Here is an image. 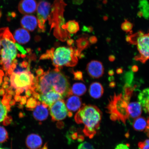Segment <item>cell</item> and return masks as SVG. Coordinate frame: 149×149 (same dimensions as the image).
<instances>
[{"instance_id": "cell-1", "label": "cell", "mask_w": 149, "mask_h": 149, "mask_svg": "<svg viewBox=\"0 0 149 149\" xmlns=\"http://www.w3.org/2000/svg\"><path fill=\"white\" fill-rule=\"evenodd\" d=\"M33 83L35 92H38L40 94L54 91L64 98L72 94L68 78L58 69L49 70L40 77H35Z\"/></svg>"}, {"instance_id": "cell-2", "label": "cell", "mask_w": 149, "mask_h": 149, "mask_svg": "<svg viewBox=\"0 0 149 149\" xmlns=\"http://www.w3.org/2000/svg\"><path fill=\"white\" fill-rule=\"evenodd\" d=\"M102 113L96 106L91 105H84L74 116V120L79 124H83L84 134L90 139L96 134L99 129Z\"/></svg>"}, {"instance_id": "cell-3", "label": "cell", "mask_w": 149, "mask_h": 149, "mask_svg": "<svg viewBox=\"0 0 149 149\" xmlns=\"http://www.w3.org/2000/svg\"><path fill=\"white\" fill-rule=\"evenodd\" d=\"M0 41L3 47L0 51V64H2L3 70L8 72L12 65L15 64L14 61L17 55L15 40L8 27L0 29Z\"/></svg>"}, {"instance_id": "cell-4", "label": "cell", "mask_w": 149, "mask_h": 149, "mask_svg": "<svg viewBox=\"0 0 149 149\" xmlns=\"http://www.w3.org/2000/svg\"><path fill=\"white\" fill-rule=\"evenodd\" d=\"M52 59L53 65L56 68L63 66L73 67L77 64L78 58L76 49L72 47H60L55 50L54 48L47 50L42 55L40 59Z\"/></svg>"}, {"instance_id": "cell-5", "label": "cell", "mask_w": 149, "mask_h": 149, "mask_svg": "<svg viewBox=\"0 0 149 149\" xmlns=\"http://www.w3.org/2000/svg\"><path fill=\"white\" fill-rule=\"evenodd\" d=\"M65 4L63 0H56L51 6L52 12L48 19L51 29L54 28V34L59 40L65 41L69 37L65 23L63 14Z\"/></svg>"}, {"instance_id": "cell-6", "label": "cell", "mask_w": 149, "mask_h": 149, "mask_svg": "<svg viewBox=\"0 0 149 149\" xmlns=\"http://www.w3.org/2000/svg\"><path fill=\"white\" fill-rule=\"evenodd\" d=\"M128 95L123 96L120 94L113 97L111 100L107 110L112 120L118 121L125 125L127 121L130 120L128 112L130 97Z\"/></svg>"}, {"instance_id": "cell-7", "label": "cell", "mask_w": 149, "mask_h": 149, "mask_svg": "<svg viewBox=\"0 0 149 149\" xmlns=\"http://www.w3.org/2000/svg\"><path fill=\"white\" fill-rule=\"evenodd\" d=\"M10 82L11 86L16 89V95H19L24 90L33 88L34 77L29 70L21 72H13L10 74Z\"/></svg>"}, {"instance_id": "cell-8", "label": "cell", "mask_w": 149, "mask_h": 149, "mask_svg": "<svg viewBox=\"0 0 149 149\" xmlns=\"http://www.w3.org/2000/svg\"><path fill=\"white\" fill-rule=\"evenodd\" d=\"M134 45H137L139 53L135 57V60L144 63L149 59V33H145L141 31Z\"/></svg>"}, {"instance_id": "cell-9", "label": "cell", "mask_w": 149, "mask_h": 149, "mask_svg": "<svg viewBox=\"0 0 149 149\" xmlns=\"http://www.w3.org/2000/svg\"><path fill=\"white\" fill-rule=\"evenodd\" d=\"M51 5L47 1H40L37 5V19L39 31L44 32L46 30L45 23L50 15Z\"/></svg>"}, {"instance_id": "cell-10", "label": "cell", "mask_w": 149, "mask_h": 149, "mask_svg": "<svg viewBox=\"0 0 149 149\" xmlns=\"http://www.w3.org/2000/svg\"><path fill=\"white\" fill-rule=\"evenodd\" d=\"M49 107L52 120L60 121L64 120L68 115V111L64 100L56 101Z\"/></svg>"}, {"instance_id": "cell-11", "label": "cell", "mask_w": 149, "mask_h": 149, "mask_svg": "<svg viewBox=\"0 0 149 149\" xmlns=\"http://www.w3.org/2000/svg\"><path fill=\"white\" fill-rule=\"evenodd\" d=\"M86 70L91 77L94 79H99L103 75L104 69L101 62L93 60L91 61L87 65Z\"/></svg>"}, {"instance_id": "cell-12", "label": "cell", "mask_w": 149, "mask_h": 149, "mask_svg": "<svg viewBox=\"0 0 149 149\" xmlns=\"http://www.w3.org/2000/svg\"><path fill=\"white\" fill-rule=\"evenodd\" d=\"M37 5L36 0H21L18 5V10L23 14H32L37 10Z\"/></svg>"}, {"instance_id": "cell-13", "label": "cell", "mask_w": 149, "mask_h": 149, "mask_svg": "<svg viewBox=\"0 0 149 149\" xmlns=\"http://www.w3.org/2000/svg\"><path fill=\"white\" fill-rule=\"evenodd\" d=\"M63 98V96L59 93L51 91L45 94H40L39 100L42 103L49 107L56 101L62 100Z\"/></svg>"}, {"instance_id": "cell-14", "label": "cell", "mask_w": 149, "mask_h": 149, "mask_svg": "<svg viewBox=\"0 0 149 149\" xmlns=\"http://www.w3.org/2000/svg\"><path fill=\"white\" fill-rule=\"evenodd\" d=\"M48 106L40 102H37L36 107L33 110V116L37 120L42 122L45 120L49 115Z\"/></svg>"}, {"instance_id": "cell-15", "label": "cell", "mask_w": 149, "mask_h": 149, "mask_svg": "<svg viewBox=\"0 0 149 149\" xmlns=\"http://www.w3.org/2000/svg\"><path fill=\"white\" fill-rule=\"evenodd\" d=\"M20 24L23 29L28 31H32L37 28L38 21L36 17L26 15L22 18Z\"/></svg>"}, {"instance_id": "cell-16", "label": "cell", "mask_w": 149, "mask_h": 149, "mask_svg": "<svg viewBox=\"0 0 149 149\" xmlns=\"http://www.w3.org/2000/svg\"><path fill=\"white\" fill-rule=\"evenodd\" d=\"M67 99L66 105L68 113H72L79 110L82 105L81 98L76 96H69Z\"/></svg>"}, {"instance_id": "cell-17", "label": "cell", "mask_w": 149, "mask_h": 149, "mask_svg": "<svg viewBox=\"0 0 149 149\" xmlns=\"http://www.w3.org/2000/svg\"><path fill=\"white\" fill-rule=\"evenodd\" d=\"M42 143V138L36 134H31L26 139V145L29 149H38L41 146Z\"/></svg>"}, {"instance_id": "cell-18", "label": "cell", "mask_w": 149, "mask_h": 149, "mask_svg": "<svg viewBox=\"0 0 149 149\" xmlns=\"http://www.w3.org/2000/svg\"><path fill=\"white\" fill-rule=\"evenodd\" d=\"M15 40L19 44H25L29 41L31 36L29 31L23 28H19L15 31L14 33Z\"/></svg>"}, {"instance_id": "cell-19", "label": "cell", "mask_w": 149, "mask_h": 149, "mask_svg": "<svg viewBox=\"0 0 149 149\" xmlns=\"http://www.w3.org/2000/svg\"><path fill=\"white\" fill-rule=\"evenodd\" d=\"M103 86L100 83L95 82L90 86L89 89V94L93 98L97 99L101 97L104 94Z\"/></svg>"}, {"instance_id": "cell-20", "label": "cell", "mask_w": 149, "mask_h": 149, "mask_svg": "<svg viewBox=\"0 0 149 149\" xmlns=\"http://www.w3.org/2000/svg\"><path fill=\"white\" fill-rule=\"evenodd\" d=\"M142 107L139 102H130L128 106V112L130 119L134 120L140 116L142 113Z\"/></svg>"}, {"instance_id": "cell-21", "label": "cell", "mask_w": 149, "mask_h": 149, "mask_svg": "<svg viewBox=\"0 0 149 149\" xmlns=\"http://www.w3.org/2000/svg\"><path fill=\"white\" fill-rule=\"evenodd\" d=\"M139 8L140 11L138 15L148 19L149 18V3L148 0H140Z\"/></svg>"}, {"instance_id": "cell-22", "label": "cell", "mask_w": 149, "mask_h": 149, "mask_svg": "<svg viewBox=\"0 0 149 149\" xmlns=\"http://www.w3.org/2000/svg\"><path fill=\"white\" fill-rule=\"evenodd\" d=\"M147 126V120L142 117L139 116L134 120L133 127L137 131H143L146 129Z\"/></svg>"}, {"instance_id": "cell-23", "label": "cell", "mask_w": 149, "mask_h": 149, "mask_svg": "<svg viewBox=\"0 0 149 149\" xmlns=\"http://www.w3.org/2000/svg\"><path fill=\"white\" fill-rule=\"evenodd\" d=\"M72 94L76 96H81L84 94L86 92L87 88L86 86L82 83H76L72 86L71 89Z\"/></svg>"}, {"instance_id": "cell-24", "label": "cell", "mask_w": 149, "mask_h": 149, "mask_svg": "<svg viewBox=\"0 0 149 149\" xmlns=\"http://www.w3.org/2000/svg\"><path fill=\"white\" fill-rule=\"evenodd\" d=\"M76 42L78 47L77 49L76 50V55L79 56L81 51L88 46L89 42L87 37H83L78 39Z\"/></svg>"}, {"instance_id": "cell-25", "label": "cell", "mask_w": 149, "mask_h": 149, "mask_svg": "<svg viewBox=\"0 0 149 149\" xmlns=\"http://www.w3.org/2000/svg\"><path fill=\"white\" fill-rule=\"evenodd\" d=\"M138 99L141 107L144 108L149 102V88L144 89L139 93Z\"/></svg>"}, {"instance_id": "cell-26", "label": "cell", "mask_w": 149, "mask_h": 149, "mask_svg": "<svg viewBox=\"0 0 149 149\" xmlns=\"http://www.w3.org/2000/svg\"><path fill=\"white\" fill-rule=\"evenodd\" d=\"M67 31L71 34H74L79 31V23L75 20H70L66 24Z\"/></svg>"}, {"instance_id": "cell-27", "label": "cell", "mask_w": 149, "mask_h": 149, "mask_svg": "<svg viewBox=\"0 0 149 149\" xmlns=\"http://www.w3.org/2000/svg\"><path fill=\"white\" fill-rule=\"evenodd\" d=\"M10 108H8V106H6L3 105L0 99V123L3 122L7 118V112Z\"/></svg>"}, {"instance_id": "cell-28", "label": "cell", "mask_w": 149, "mask_h": 149, "mask_svg": "<svg viewBox=\"0 0 149 149\" xmlns=\"http://www.w3.org/2000/svg\"><path fill=\"white\" fill-rule=\"evenodd\" d=\"M133 27V24L128 20H125L121 25V29L123 31L126 33H128L131 31Z\"/></svg>"}, {"instance_id": "cell-29", "label": "cell", "mask_w": 149, "mask_h": 149, "mask_svg": "<svg viewBox=\"0 0 149 149\" xmlns=\"http://www.w3.org/2000/svg\"><path fill=\"white\" fill-rule=\"evenodd\" d=\"M8 139V134L6 130L0 126V143L5 142Z\"/></svg>"}, {"instance_id": "cell-30", "label": "cell", "mask_w": 149, "mask_h": 149, "mask_svg": "<svg viewBox=\"0 0 149 149\" xmlns=\"http://www.w3.org/2000/svg\"><path fill=\"white\" fill-rule=\"evenodd\" d=\"M37 102L36 99L31 97L28 99L26 103V107L30 109H34L36 107Z\"/></svg>"}, {"instance_id": "cell-31", "label": "cell", "mask_w": 149, "mask_h": 149, "mask_svg": "<svg viewBox=\"0 0 149 149\" xmlns=\"http://www.w3.org/2000/svg\"><path fill=\"white\" fill-rule=\"evenodd\" d=\"M139 149H149V139L139 142L138 144Z\"/></svg>"}, {"instance_id": "cell-32", "label": "cell", "mask_w": 149, "mask_h": 149, "mask_svg": "<svg viewBox=\"0 0 149 149\" xmlns=\"http://www.w3.org/2000/svg\"><path fill=\"white\" fill-rule=\"evenodd\" d=\"M77 149H94V148L90 143L85 141L79 145Z\"/></svg>"}, {"instance_id": "cell-33", "label": "cell", "mask_w": 149, "mask_h": 149, "mask_svg": "<svg viewBox=\"0 0 149 149\" xmlns=\"http://www.w3.org/2000/svg\"><path fill=\"white\" fill-rule=\"evenodd\" d=\"M74 79L77 80H82L83 74L81 72L77 71L74 72Z\"/></svg>"}, {"instance_id": "cell-34", "label": "cell", "mask_w": 149, "mask_h": 149, "mask_svg": "<svg viewBox=\"0 0 149 149\" xmlns=\"http://www.w3.org/2000/svg\"><path fill=\"white\" fill-rule=\"evenodd\" d=\"M115 149H130V145L127 144H120L117 145Z\"/></svg>"}, {"instance_id": "cell-35", "label": "cell", "mask_w": 149, "mask_h": 149, "mask_svg": "<svg viewBox=\"0 0 149 149\" xmlns=\"http://www.w3.org/2000/svg\"><path fill=\"white\" fill-rule=\"evenodd\" d=\"M15 45L17 49L21 52L23 54L25 55V54L26 53V52L24 49L23 47H22L18 43H15Z\"/></svg>"}, {"instance_id": "cell-36", "label": "cell", "mask_w": 149, "mask_h": 149, "mask_svg": "<svg viewBox=\"0 0 149 149\" xmlns=\"http://www.w3.org/2000/svg\"><path fill=\"white\" fill-rule=\"evenodd\" d=\"M44 72L43 70L42 69H39L36 70V72L37 76H38L39 77L42 76Z\"/></svg>"}, {"instance_id": "cell-37", "label": "cell", "mask_w": 149, "mask_h": 149, "mask_svg": "<svg viewBox=\"0 0 149 149\" xmlns=\"http://www.w3.org/2000/svg\"><path fill=\"white\" fill-rule=\"evenodd\" d=\"M93 30V28L91 27H87L86 26H84L83 28V31H88V32H91Z\"/></svg>"}, {"instance_id": "cell-38", "label": "cell", "mask_w": 149, "mask_h": 149, "mask_svg": "<svg viewBox=\"0 0 149 149\" xmlns=\"http://www.w3.org/2000/svg\"><path fill=\"white\" fill-rule=\"evenodd\" d=\"M89 41L92 44L95 43L97 42V38L95 36H92L89 39Z\"/></svg>"}, {"instance_id": "cell-39", "label": "cell", "mask_w": 149, "mask_h": 149, "mask_svg": "<svg viewBox=\"0 0 149 149\" xmlns=\"http://www.w3.org/2000/svg\"><path fill=\"white\" fill-rule=\"evenodd\" d=\"M145 131L146 132L147 135L149 138V118L147 120V126Z\"/></svg>"}, {"instance_id": "cell-40", "label": "cell", "mask_w": 149, "mask_h": 149, "mask_svg": "<svg viewBox=\"0 0 149 149\" xmlns=\"http://www.w3.org/2000/svg\"><path fill=\"white\" fill-rule=\"evenodd\" d=\"M84 0H72V2L74 4L81 5L83 3Z\"/></svg>"}, {"instance_id": "cell-41", "label": "cell", "mask_w": 149, "mask_h": 149, "mask_svg": "<svg viewBox=\"0 0 149 149\" xmlns=\"http://www.w3.org/2000/svg\"><path fill=\"white\" fill-rule=\"evenodd\" d=\"M144 111L146 113H148L149 114V102L146 104L145 107L143 108Z\"/></svg>"}, {"instance_id": "cell-42", "label": "cell", "mask_w": 149, "mask_h": 149, "mask_svg": "<svg viewBox=\"0 0 149 149\" xmlns=\"http://www.w3.org/2000/svg\"><path fill=\"white\" fill-rule=\"evenodd\" d=\"M20 101H21V104L22 105L25 104L26 103V97H21V99Z\"/></svg>"}, {"instance_id": "cell-43", "label": "cell", "mask_w": 149, "mask_h": 149, "mask_svg": "<svg viewBox=\"0 0 149 149\" xmlns=\"http://www.w3.org/2000/svg\"><path fill=\"white\" fill-rule=\"evenodd\" d=\"M3 72L2 70H0V85L2 83L3 77Z\"/></svg>"}, {"instance_id": "cell-44", "label": "cell", "mask_w": 149, "mask_h": 149, "mask_svg": "<svg viewBox=\"0 0 149 149\" xmlns=\"http://www.w3.org/2000/svg\"><path fill=\"white\" fill-rule=\"evenodd\" d=\"M74 41L72 39H69L67 40V43L68 45H69L70 46L73 43Z\"/></svg>"}, {"instance_id": "cell-45", "label": "cell", "mask_w": 149, "mask_h": 149, "mask_svg": "<svg viewBox=\"0 0 149 149\" xmlns=\"http://www.w3.org/2000/svg\"><path fill=\"white\" fill-rule=\"evenodd\" d=\"M15 100H16V101L19 102L20 101L21 99V97L19 95H16V96H15Z\"/></svg>"}, {"instance_id": "cell-46", "label": "cell", "mask_w": 149, "mask_h": 149, "mask_svg": "<svg viewBox=\"0 0 149 149\" xmlns=\"http://www.w3.org/2000/svg\"><path fill=\"white\" fill-rule=\"evenodd\" d=\"M1 12H0V17H1Z\"/></svg>"}, {"instance_id": "cell-47", "label": "cell", "mask_w": 149, "mask_h": 149, "mask_svg": "<svg viewBox=\"0 0 149 149\" xmlns=\"http://www.w3.org/2000/svg\"><path fill=\"white\" fill-rule=\"evenodd\" d=\"M1 41H0V48H1Z\"/></svg>"}]
</instances>
